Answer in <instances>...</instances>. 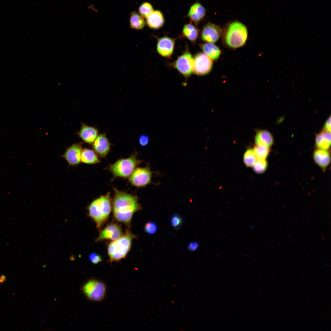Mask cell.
<instances>
[{"label": "cell", "instance_id": "obj_1", "mask_svg": "<svg viewBox=\"0 0 331 331\" xmlns=\"http://www.w3.org/2000/svg\"><path fill=\"white\" fill-rule=\"evenodd\" d=\"M114 197L112 207L113 215L117 221L129 225L134 214L142 207L137 196L114 188Z\"/></svg>", "mask_w": 331, "mask_h": 331}, {"label": "cell", "instance_id": "obj_2", "mask_svg": "<svg viewBox=\"0 0 331 331\" xmlns=\"http://www.w3.org/2000/svg\"><path fill=\"white\" fill-rule=\"evenodd\" d=\"M112 208L109 192L93 200L87 208L89 215L95 222L98 228L101 227L108 220Z\"/></svg>", "mask_w": 331, "mask_h": 331}, {"label": "cell", "instance_id": "obj_3", "mask_svg": "<svg viewBox=\"0 0 331 331\" xmlns=\"http://www.w3.org/2000/svg\"><path fill=\"white\" fill-rule=\"evenodd\" d=\"M222 35L224 44L230 48L236 49L245 44L247 40L248 32L244 24L235 21L227 25Z\"/></svg>", "mask_w": 331, "mask_h": 331}, {"label": "cell", "instance_id": "obj_4", "mask_svg": "<svg viewBox=\"0 0 331 331\" xmlns=\"http://www.w3.org/2000/svg\"><path fill=\"white\" fill-rule=\"evenodd\" d=\"M135 237L127 230L124 235L110 242L107 249L110 262L118 261L125 257L131 248L132 240Z\"/></svg>", "mask_w": 331, "mask_h": 331}, {"label": "cell", "instance_id": "obj_5", "mask_svg": "<svg viewBox=\"0 0 331 331\" xmlns=\"http://www.w3.org/2000/svg\"><path fill=\"white\" fill-rule=\"evenodd\" d=\"M142 162L135 153L128 158L118 160L110 164L108 169L114 177L129 178L137 166Z\"/></svg>", "mask_w": 331, "mask_h": 331}, {"label": "cell", "instance_id": "obj_6", "mask_svg": "<svg viewBox=\"0 0 331 331\" xmlns=\"http://www.w3.org/2000/svg\"><path fill=\"white\" fill-rule=\"evenodd\" d=\"M82 290L84 294L90 300L101 302L105 297L107 287L103 282L95 279L89 280L83 285Z\"/></svg>", "mask_w": 331, "mask_h": 331}, {"label": "cell", "instance_id": "obj_7", "mask_svg": "<svg viewBox=\"0 0 331 331\" xmlns=\"http://www.w3.org/2000/svg\"><path fill=\"white\" fill-rule=\"evenodd\" d=\"M153 172L150 167H136L129 177V181L133 186L143 188L151 183Z\"/></svg>", "mask_w": 331, "mask_h": 331}, {"label": "cell", "instance_id": "obj_8", "mask_svg": "<svg viewBox=\"0 0 331 331\" xmlns=\"http://www.w3.org/2000/svg\"><path fill=\"white\" fill-rule=\"evenodd\" d=\"M186 49L172 65L183 76L188 78L193 72L194 59L188 49Z\"/></svg>", "mask_w": 331, "mask_h": 331}, {"label": "cell", "instance_id": "obj_9", "mask_svg": "<svg viewBox=\"0 0 331 331\" xmlns=\"http://www.w3.org/2000/svg\"><path fill=\"white\" fill-rule=\"evenodd\" d=\"M193 72L199 75L209 73L213 66V60L204 53L197 54L193 58Z\"/></svg>", "mask_w": 331, "mask_h": 331}, {"label": "cell", "instance_id": "obj_10", "mask_svg": "<svg viewBox=\"0 0 331 331\" xmlns=\"http://www.w3.org/2000/svg\"><path fill=\"white\" fill-rule=\"evenodd\" d=\"M222 30L219 26L210 22L203 27L201 32L202 40L206 43H214L220 38Z\"/></svg>", "mask_w": 331, "mask_h": 331}, {"label": "cell", "instance_id": "obj_11", "mask_svg": "<svg viewBox=\"0 0 331 331\" xmlns=\"http://www.w3.org/2000/svg\"><path fill=\"white\" fill-rule=\"evenodd\" d=\"M93 143L94 151L101 157L105 158L110 151L111 143L105 133L98 135Z\"/></svg>", "mask_w": 331, "mask_h": 331}, {"label": "cell", "instance_id": "obj_12", "mask_svg": "<svg viewBox=\"0 0 331 331\" xmlns=\"http://www.w3.org/2000/svg\"><path fill=\"white\" fill-rule=\"evenodd\" d=\"M122 235V231L120 226L117 224L111 223L101 231L96 241H99L105 239L114 241Z\"/></svg>", "mask_w": 331, "mask_h": 331}, {"label": "cell", "instance_id": "obj_13", "mask_svg": "<svg viewBox=\"0 0 331 331\" xmlns=\"http://www.w3.org/2000/svg\"><path fill=\"white\" fill-rule=\"evenodd\" d=\"M175 42V39L168 36L158 38L157 46V52L163 57H169L173 53Z\"/></svg>", "mask_w": 331, "mask_h": 331}, {"label": "cell", "instance_id": "obj_14", "mask_svg": "<svg viewBox=\"0 0 331 331\" xmlns=\"http://www.w3.org/2000/svg\"><path fill=\"white\" fill-rule=\"evenodd\" d=\"M82 150L81 144H74L67 149L63 157L69 165L75 166L79 164L81 161Z\"/></svg>", "mask_w": 331, "mask_h": 331}, {"label": "cell", "instance_id": "obj_15", "mask_svg": "<svg viewBox=\"0 0 331 331\" xmlns=\"http://www.w3.org/2000/svg\"><path fill=\"white\" fill-rule=\"evenodd\" d=\"M205 14L204 7L199 2H196L190 7L187 17L192 22L197 25L203 19Z\"/></svg>", "mask_w": 331, "mask_h": 331}, {"label": "cell", "instance_id": "obj_16", "mask_svg": "<svg viewBox=\"0 0 331 331\" xmlns=\"http://www.w3.org/2000/svg\"><path fill=\"white\" fill-rule=\"evenodd\" d=\"M78 135L84 142L91 144L98 136V130L94 127L83 124L78 132Z\"/></svg>", "mask_w": 331, "mask_h": 331}, {"label": "cell", "instance_id": "obj_17", "mask_svg": "<svg viewBox=\"0 0 331 331\" xmlns=\"http://www.w3.org/2000/svg\"><path fill=\"white\" fill-rule=\"evenodd\" d=\"M314 162L322 169H325L330 162V155L328 150L318 148L313 154Z\"/></svg>", "mask_w": 331, "mask_h": 331}, {"label": "cell", "instance_id": "obj_18", "mask_svg": "<svg viewBox=\"0 0 331 331\" xmlns=\"http://www.w3.org/2000/svg\"><path fill=\"white\" fill-rule=\"evenodd\" d=\"M256 145L270 147L274 143L273 137L270 132L265 130L257 131L255 136Z\"/></svg>", "mask_w": 331, "mask_h": 331}, {"label": "cell", "instance_id": "obj_19", "mask_svg": "<svg viewBox=\"0 0 331 331\" xmlns=\"http://www.w3.org/2000/svg\"><path fill=\"white\" fill-rule=\"evenodd\" d=\"M165 20L162 13L160 11H154L146 18L147 25L153 29H158L163 25Z\"/></svg>", "mask_w": 331, "mask_h": 331}, {"label": "cell", "instance_id": "obj_20", "mask_svg": "<svg viewBox=\"0 0 331 331\" xmlns=\"http://www.w3.org/2000/svg\"><path fill=\"white\" fill-rule=\"evenodd\" d=\"M315 142L318 148L328 150L331 145L330 132L324 129L316 135Z\"/></svg>", "mask_w": 331, "mask_h": 331}, {"label": "cell", "instance_id": "obj_21", "mask_svg": "<svg viewBox=\"0 0 331 331\" xmlns=\"http://www.w3.org/2000/svg\"><path fill=\"white\" fill-rule=\"evenodd\" d=\"M200 47L204 53L213 60H216L220 57L221 51L214 43H206L200 44Z\"/></svg>", "mask_w": 331, "mask_h": 331}, {"label": "cell", "instance_id": "obj_22", "mask_svg": "<svg viewBox=\"0 0 331 331\" xmlns=\"http://www.w3.org/2000/svg\"><path fill=\"white\" fill-rule=\"evenodd\" d=\"M81 162L88 164H95L100 162L97 154L95 152L92 150L87 148L82 150Z\"/></svg>", "mask_w": 331, "mask_h": 331}, {"label": "cell", "instance_id": "obj_23", "mask_svg": "<svg viewBox=\"0 0 331 331\" xmlns=\"http://www.w3.org/2000/svg\"><path fill=\"white\" fill-rule=\"evenodd\" d=\"M198 29L191 23L185 25L183 29V36L193 43H195L199 35Z\"/></svg>", "mask_w": 331, "mask_h": 331}, {"label": "cell", "instance_id": "obj_24", "mask_svg": "<svg viewBox=\"0 0 331 331\" xmlns=\"http://www.w3.org/2000/svg\"><path fill=\"white\" fill-rule=\"evenodd\" d=\"M130 24L131 28L136 30L143 29L145 25L143 17L135 11L131 13Z\"/></svg>", "mask_w": 331, "mask_h": 331}, {"label": "cell", "instance_id": "obj_25", "mask_svg": "<svg viewBox=\"0 0 331 331\" xmlns=\"http://www.w3.org/2000/svg\"><path fill=\"white\" fill-rule=\"evenodd\" d=\"M257 159H266L270 153L269 148L256 145L253 149Z\"/></svg>", "mask_w": 331, "mask_h": 331}, {"label": "cell", "instance_id": "obj_26", "mask_svg": "<svg viewBox=\"0 0 331 331\" xmlns=\"http://www.w3.org/2000/svg\"><path fill=\"white\" fill-rule=\"evenodd\" d=\"M244 162L247 167H252L256 162L257 159L253 149H249L245 152L243 157Z\"/></svg>", "mask_w": 331, "mask_h": 331}, {"label": "cell", "instance_id": "obj_27", "mask_svg": "<svg viewBox=\"0 0 331 331\" xmlns=\"http://www.w3.org/2000/svg\"><path fill=\"white\" fill-rule=\"evenodd\" d=\"M253 166V169L256 173H262L267 169L268 163L266 159H257Z\"/></svg>", "mask_w": 331, "mask_h": 331}, {"label": "cell", "instance_id": "obj_28", "mask_svg": "<svg viewBox=\"0 0 331 331\" xmlns=\"http://www.w3.org/2000/svg\"><path fill=\"white\" fill-rule=\"evenodd\" d=\"M139 11L141 15L146 18L154 10L152 5L148 2H144L140 6Z\"/></svg>", "mask_w": 331, "mask_h": 331}, {"label": "cell", "instance_id": "obj_29", "mask_svg": "<svg viewBox=\"0 0 331 331\" xmlns=\"http://www.w3.org/2000/svg\"><path fill=\"white\" fill-rule=\"evenodd\" d=\"M170 222L173 228L175 230H178L181 227L183 220L181 216L177 214H175L171 216Z\"/></svg>", "mask_w": 331, "mask_h": 331}, {"label": "cell", "instance_id": "obj_30", "mask_svg": "<svg viewBox=\"0 0 331 331\" xmlns=\"http://www.w3.org/2000/svg\"><path fill=\"white\" fill-rule=\"evenodd\" d=\"M144 230L148 234H153L157 231L158 227L156 224L153 222H148L144 226Z\"/></svg>", "mask_w": 331, "mask_h": 331}, {"label": "cell", "instance_id": "obj_31", "mask_svg": "<svg viewBox=\"0 0 331 331\" xmlns=\"http://www.w3.org/2000/svg\"><path fill=\"white\" fill-rule=\"evenodd\" d=\"M89 259L93 264H97L101 262L102 259L101 256L96 253H92L89 256Z\"/></svg>", "mask_w": 331, "mask_h": 331}, {"label": "cell", "instance_id": "obj_32", "mask_svg": "<svg viewBox=\"0 0 331 331\" xmlns=\"http://www.w3.org/2000/svg\"><path fill=\"white\" fill-rule=\"evenodd\" d=\"M149 139L147 135H142L140 136L139 139V143L140 145L142 146H145L149 142Z\"/></svg>", "mask_w": 331, "mask_h": 331}, {"label": "cell", "instance_id": "obj_33", "mask_svg": "<svg viewBox=\"0 0 331 331\" xmlns=\"http://www.w3.org/2000/svg\"><path fill=\"white\" fill-rule=\"evenodd\" d=\"M199 243L196 242H190L188 246V249L191 251H193L196 250L198 248Z\"/></svg>", "mask_w": 331, "mask_h": 331}, {"label": "cell", "instance_id": "obj_34", "mask_svg": "<svg viewBox=\"0 0 331 331\" xmlns=\"http://www.w3.org/2000/svg\"><path fill=\"white\" fill-rule=\"evenodd\" d=\"M331 117L330 116L327 120L324 126V129L329 132H331Z\"/></svg>", "mask_w": 331, "mask_h": 331}]
</instances>
